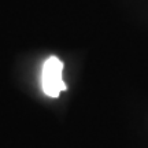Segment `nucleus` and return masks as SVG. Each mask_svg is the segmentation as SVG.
I'll return each instance as SVG.
<instances>
[{
  "label": "nucleus",
  "instance_id": "obj_1",
  "mask_svg": "<svg viewBox=\"0 0 148 148\" xmlns=\"http://www.w3.org/2000/svg\"><path fill=\"white\" fill-rule=\"evenodd\" d=\"M41 86L49 97H58L67 86L63 82V62L56 56H49L42 64Z\"/></svg>",
  "mask_w": 148,
  "mask_h": 148
}]
</instances>
